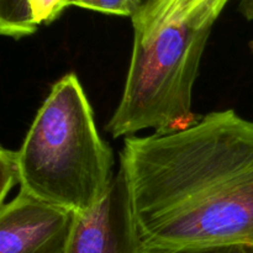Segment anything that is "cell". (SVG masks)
I'll list each match as a JSON object with an SVG mask.
<instances>
[{"mask_svg":"<svg viewBox=\"0 0 253 253\" xmlns=\"http://www.w3.org/2000/svg\"><path fill=\"white\" fill-rule=\"evenodd\" d=\"M68 6H78L103 14L133 17L140 7L141 0H68Z\"/></svg>","mask_w":253,"mask_h":253,"instance_id":"ba28073f","label":"cell"},{"mask_svg":"<svg viewBox=\"0 0 253 253\" xmlns=\"http://www.w3.org/2000/svg\"><path fill=\"white\" fill-rule=\"evenodd\" d=\"M142 253H253V247L234 245V246H205L184 247V249L163 250V251H143Z\"/></svg>","mask_w":253,"mask_h":253,"instance_id":"30bf717a","label":"cell"},{"mask_svg":"<svg viewBox=\"0 0 253 253\" xmlns=\"http://www.w3.org/2000/svg\"><path fill=\"white\" fill-rule=\"evenodd\" d=\"M124 170L143 251L253 247V123L214 111L184 130L125 138Z\"/></svg>","mask_w":253,"mask_h":253,"instance_id":"6da1fadb","label":"cell"},{"mask_svg":"<svg viewBox=\"0 0 253 253\" xmlns=\"http://www.w3.org/2000/svg\"><path fill=\"white\" fill-rule=\"evenodd\" d=\"M229 0H147L132 19L133 34H147L175 21L214 25Z\"/></svg>","mask_w":253,"mask_h":253,"instance_id":"8992f818","label":"cell"},{"mask_svg":"<svg viewBox=\"0 0 253 253\" xmlns=\"http://www.w3.org/2000/svg\"><path fill=\"white\" fill-rule=\"evenodd\" d=\"M211 29L175 21L133 34L123 96L106 125L113 137L147 128L165 135L199 121L192 110V91Z\"/></svg>","mask_w":253,"mask_h":253,"instance_id":"3957f363","label":"cell"},{"mask_svg":"<svg viewBox=\"0 0 253 253\" xmlns=\"http://www.w3.org/2000/svg\"><path fill=\"white\" fill-rule=\"evenodd\" d=\"M20 185V169L17 151L0 148V205L4 204L7 194Z\"/></svg>","mask_w":253,"mask_h":253,"instance_id":"9c48e42d","label":"cell"},{"mask_svg":"<svg viewBox=\"0 0 253 253\" xmlns=\"http://www.w3.org/2000/svg\"><path fill=\"white\" fill-rule=\"evenodd\" d=\"M64 253H142L124 170L119 169L100 203L76 214Z\"/></svg>","mask_w":253,"mask_h":253,"instance_id":"277c9868","label":"cell"},{"mask_svg":"<svg viewBox=\"0 0 253 253\" xmlns=\"http://www.w3.org/2000/svg\"><path fill=\"white\" fill-rule=\"evenodd\" d=\"M68 7V0H0V32L19 40L49 25Z\"/></svg>","mask_w":253,"mask_h":253,"instance_id":"52a82bcc","label":"cell"},{"mask_svg":"<svg viewBox=\"0 0 253 253\" xmlns=\"http://www.w3.org/2000/svg\"><path fill=\"white\" fill-rule=\"evenodd\" d=\"M76 214L20 189L0 205V253H64Z\"/></svg>","mask_w":253,"mask_h":253,"instance_id":"5b68a950","label":"cell"},{"mask_svg":"<svg viewBox=\"0 0 253 253\" xmlns=\"http://www.w3.org/2000/svg\"><path fill=\"white\" fill-rule=\"evenodd\" d=\"M20 189L84 214L113 182L114 155L100 137L93 109L74 73L62 77L37 111L17 151Z\"/></svg>","mask_w":253,"mask_h":253,"instance_id":"7a4b0ae2","label":"cell"},{"mask_svg":"<svg viewBox=\"0 0 253 253\" xmlns=\"http://www.w3.org/2000/svg\"><path fill=\"white\" fill-rule=\"evenodd\" d=\"M239 11L242 16L249 21L253 20V0H241L239 6Z\"/></svg>","mask_w":253,"mask_h":253,"instance_id":"8fae6325","label":"cell"},{"mask_svg":"<svg viewBox=\"0 0 253 253\" xmlns=\"http://www.w3.org/2000/svg\"><path fill=\"white\" fill-rule=\"evenodd\" d=\"M251 49H252V53H253V42L251 43Z\"/></svg>","mask_w":253,"mask_h":253,"instance_id":"7c38bea8","label":"cell"}]
</instances>
